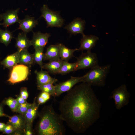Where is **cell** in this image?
<instances>
[{"instance_id": "10", "label": "cell", "mask_w": 135, "mask_h": 135, "mask_svg": "<svg viewBox=\"0 0 135 135\" xmlns=\"http://www.w3.org/2000/svg\"><path fill=\"white\" fill-rule=\"evenodd\" d=\"M85 23L84 20L80 18H77L65 26L64 28L72 34H80L82 35L84 34L83 31Z\"/></svg>"}, {"instance_id": "4", "label": "cell", "mask_w": 135, "mask_h": 135, "mask_svg": "<svg viewBox=\"0 0 135 135\" xmlns=\"http://www.w3.org/2000/svg\"><path fill=\"white\" fill-rule=\"evenodd\" d=\"M42 14L40 17L44 18L47 27H61L64 24V20L57 11L50 9L46 4H44L40 9Z\"/></svg>"}, {"instance_id": "6", "label": "cell", "mask_w": 135, "mask_h": 135, "mask_svg": "<svg viewBox=\"0 0 135 135\" xmlns=\"http://www.w3.org/2000/svg\"><path fill=\"white\" fill-rule=\"evenodd\" d=\"M130 97L126 86L124 84L112 91L110 98L114 99L116 108L120 110L128 104Z\"/></svg>"}, {"instance_id": "32", "label": "cell", "mask_w": 135, "mask_h": 135, "mask_svg": "<svg viewBox=\"0 0 135 135\" xmlns=\"http://www.w3.org/2000/svg\"><path fill=\"white\" fill-rule=\"evenodd\" d=\"M26 135H32L33 133L32 131H31L30 128V126L26 125Z\"/></svg>"}, {"instance_id": "19", "label": "cell", "mask_w": 135, "mask_h": 135, "mask_svg": "<svg viewBox=\"0 0 135 135\" xmlns=\"http://www.w3.org/2000/svg\"><path fill=\"white\" fill-rule=\"evenodd\" d=\"M60 59L64 61L68 62L72 57H74V52L78 50V48L71 49L66 47L62 43L58 44Z\"/></svg>"}, {"instance_id": "34", "label": "cell", "mask_w": 135, "mask_h": 135, "mask_svg": "<svg viewBox=\"0 0 135 135\" xmlns=\"http://www.w3.org/2000/svg\"><path fill=\"white\" fill-rule=\"evenodd\" d=\"M19 104H22L26 102V100L22 98L20 96L16 99Z\"/></svg>"}, {"instance_id": "36", "label": "cell", "mask_w": 135, "mask_h": 135, "mask_svg": "<svg viewBox=\"0 0 135 135\" xmlns=\"http://www.w3.org/2000/svg\"><path fill=\"white\" fill-rule=\"evenodd\" d=\"M6 125L0 122V131H3Z\"/></svg>"}, {"instance_id": "27", "label": "cell", "mask_w": 135, "mask_h": 135, "mask_svg": "<svg viewBox=\"0 0 135 135\" xmlns=\"http://www.w3.org/2000/svg\"><path fill=\"white\" fill-rule=\"evenodd\" d=\"M4 103L8 105L13 111L15 112L19 104L16 99L9 98L5 100Z\"/></svg>"}, {"instance_id": "9", "label": "cell", "mask_w": 135, "mask_h": 135, "mask_svg": "<svg viewBox=\"0 0 135 135\" xmlns=\"http://www.w3.org/2000/svg\"><path fill=\"white\" fill-rule=\"evenodd\" d=\"M20 8L14 10H9L5 13L0 14L1 20L3 22L0 24L6 28L16 22L18 23L20 20L18 17V14Z\"/></svg>"}, {"instance_id": "16", "label": "cell", "mask_w": 135, "mask_h": 135, "mask_svg": "<svg viewBox=\"0 0 135 135\" xmlns=\"http://www.w3.org/2000/svg\"><path fill=\"white\" fill-rule=\"evenodd\" d=\"M27 33L24 32L18 33V36L16 38L15 46L20 52L22 50H28L32 46L31 41L26 36Z\"/></svg>"}, {"instance_id": "21", "label": "cell", "mask_w": 135, "mask_h": 135, "mask_svg": "<svg viewBox=\"0 0 135 135\" xmlns=\"http://www.w3.org/2000/svg\"><path fill=\"white\" fill-rule=\"evenodd\" d=\"M39 105L35 102L28 108L25 113V117L27 122V125L31 126L34 119L37 114V111Z\"/></svg>"}, {"instance_id": "24", "label": "cell", "mask_w": 135, "mask_h": 135, "mask_svg": "<svg viewBox=\"0 0 135 135\" xmlns=\"http://www.w3.org/2000/svg\"><path fill=\"white\" fill-rule=\"evenodd\" d=\"M44 47H41L36 48L35 51L33 54L34 63L38 64L41 69L44 63L43 62L44 53Z\"/></svg>"}, {"instance_id": "20", "label": "cell", "mask_w": 135, "mask_h": 135, "mask_svg": "<svg viewBox=\"0 0 135 135\" xmlns=\"http://www.w3.org/2000/svg\"><path fill=\"white\" fill-rule=\"evenodd\" d=\"M34 63L33 54L30 53L28 50L19 52V64H23L30 67Z\"/></svg>"}, {"instance_id": "14", "label": "cell", "mask_w": 135, "mask_h": 135, "mask_svg": "<svg viewBox=\"0 0 135 135\" xmlns=\"http://www.w3.org/2000/svg\"><path fill=\"white\" fill-rule=\"evenodd\" d=\"M60 59L58 44L50 45L46 48L44 53L43 60L49 61Z\"/></svg>"}, {"instance_id": "8", "label": "cell", "mask_w": 135, "mask_h": 135, "mask_svg": "<svg viewBox=\"0 0 135 135\" xmlns=\"http://www.w3.org/2000/svg\"><path fill=\"white\" fill-rule=\"evenodd\" d=\"M82 76L74 77L71 76L69 80L56 84L55 85L56 96L69 91L76 84L82 82Z\"/></svg>"}, {"instance_id": "5", "label": "cell", "mask_w": 135, "mask_h": 135, "mask_svg": "<svg viewBox=\"0 0 135 135\" xmlns=\"http://www.w3.org/2000/svg\"><path fill=\"white\" fill-rule=\"evenodd\" d=\"M77 58L75 71L81 69L91 68L99 65L96 54L91 51L82 53Z\"/></svg>"}, {"instance_id": "12", "label": "cell", "mask_w": 135, "mask_h": 135, "mask_svg": "<svg viewBox=\"0 0 135 135\" xmlns=\"http://www.w3.org/2000/svg\"><path fill=\"white\" fill-rule=\"evenodd\" d=\"M82 35V37L80 42V46L78 50L90 51L95 46L99 38L92 35H86L84 34Z\"/></svg>"}, {"instance_id": "23", "label": "cell", "mask_w": 135, "mask_h": 135, "mask_svg": "<svg viewBox=\"0 0 135 135\" xmlns=\"http://www.w3.org/2000/svg\"><path fill=\"white\" fill-rule=\"evenodd\" d=\"M76 66V62L70 63L68 62L64 61L58 74L64 75L71 72H75Z\"/></svg>"}, {"instance_id": "28", "label": "cell", "mask_w": 135, "mask_h": 135, "mask_svg": "<svg viewBox=\"0 0 135 135\" xmlns=\"http://www.w3.org/2000/svg\"><path fill=\"white\" fill-rule=\"evenodd\" d=\"M32 104L26 102L23 104H19L15 112L22 114H24Z\"/></svg>"}, {"instance_id": "18", "label": "cell", "mask_w": 135, "mask_h": 135, "mask_svg": "<svg viewBox=\"0 0 135 135\" xmlns=\"http://www.w3.org/2000/svg\"><path fill=\"white\" fill-rule=\"evenodd\" d=\"M64 61L61 59L49 61L47 63L44 64L42 69L46 70L49 73L53 74H58Z\"/></svg>"}, {"instance_id": "29", "label": "cell", "mask_w": 135, "mask_h": 135, "mask_svg": "<svg viewBox=\"0 0 135 135\" xmlns=\"http://www.w3.org/2000/svg\"><path fill=\"white\" fill-rule=\"evenodd\" d=\"M14 130L13 126L10 124L6 125L3 131V134H9L12 133Z\"/></svg>"}, {"instance_id": "2", "label": "cell", "mask_w": 135, "mask_h": 135, "mask_svg": "<svg viewBox=\"0 0 135 135\" xmlns=\"http://www.w3.org/2000/svg\"><path fill=\"white\" fill-rule=\"evenodd\" d=\"M40 115L38 127L40 135H64L66 129L60 114L55 111L52 104L46 108Z\"/></svg>"}, {"instance_id": "37", "label": "cell", "mask_w": 135, "mask_h": 135, "mask_svg": "<svg viewBox=\"0 0 135 135\" xmlns=\"http://www.w3.org/2000/svg\"><path fill=\"white\" fill-rule=\"evenodd\" d=\"M1 20H1V16H0V22Z\"/></svg>"}, {"instance_id": "3", "label": "cell", "mask_w": 135, "mask_h": 135, "mask_svg": "<svg viewBox=\"0 0 135 135\" xmlns=\"http://www.w3.org/2000/svg\"><path fill=\"white\" fill-rule=\"evenodd\" d=\"M110 68V65H99L91 68L82 76V82L87 83L91 86L99 87L104 86L106 79Z\"/></svg>"}, {"instance_id": "31", "label": "cell", "mask_w": 135, "mask_h": 135, "mask_svg": "<svg viewBox=\"0 0 135 135\" xmlns=\"http://www.w3.org/2000/svg\"><path fill=\"white\" fill-rule=\"evenodd\" d=\"M40 95L46 101L50 99L51 96L48 93L44 92H42Z\"/></svg>"}, {"instance_id": "33", "label": "cell", "mask_w": 135, "mask_h": 135, "mask_svg": "<svg viewBox=\"0 0 135 135\" xmlns=\"http://www.w3.org/2000/svg\"><path fill=\"white\" fill-rule=\"evenodd\" d=\"M46 101L40 95L38 99V104H42L45 102Z\"/></svg>"}, {"instance_id": "11", "label": "cell", "mask_w": 135, "mask_h": 135, "mask_svg": "<svg viewBox=\"0 0 135 135\" xmlns=\"http://www.w3.org/2000/svg\"><path fill=\"white\" fill-rule=\"evenodd\" d=\"M32 40H30L32 45L34 49L44 47L48 43L49 38L50 36L49 33H42L40 32H33Z\"/></svg>"}, {"instance_id": "15", "label": "cell", "mask_w": 135, "mask_h": 135, "mask_svg": "<svg viewBox=\"0 0 135 135\" xmlns=\"http://www.w3.org/2000/svg\"><path fill=\"white\" fill-rule=\"evenodd\" d=\"M38 85H41L49 83L54 84L58 81L57 79L51 77L47 71H44L41 69L40 71L35 70Z\"/></svg>"}, {"instance_id": "26", "label": "cell", "mask_w": 135, "mask_h": 135, "mask_svg": "<svg viewBox=\"0 0 135 135\" xmlns=\"http://www.w3.org/2000/svg\"><path fill=\"white\" fill-rule=\"evenodd\" d=\"M53 83H49L41 85H37V88L42 92H47L50 96L55 97L56 96L55 92V86Z\"/></svg>"}, {"instance_id": "30", "label": "cell", "mask_w": 135, "mask_h": 135, "mask_svg": "<svg viewBox=\"0 0 135 135\" xmlns=\"http://www.w3.org/2000/svg\"><path fill=\"white\" fill-rule=\"evenodd\" d=\"M20 96L24 100H26L28 96V94L27 88H21L20 92Z\"/></svg>"}, {"instance_id": "38", "label": "cell", "mask_w": 135, "mask_h": 135, "mask_svg": "<svg viewBox=\"0 0 135 135\" xmlns=\"http://www.w3.org/2000/svg\"></svg>"}, {"instance_id": "13", "label": "cell", "mask_w": 135, "mask_h": 135, "mask_svg": "<svg viewBox=\"0 0 135 135\" xmlns=\"http://www.w3.org/2000/svg\"><path fill=\"white\" fill-rule=\"evenodd\" d=\"M18 23L19 26L18 29L26 33L32 31L33 28L38 24L37 20H35L34 17L28 15L26 16L23 19L20 20Z\"/></svg>"}, {"instance_id": "35", "label": "cell", "mask_w": 135, "mask_h": 135, "mask_svg": "<svg viewBox=\"0 0 135 135\" xmlns=\"http://www.w3.org/2000/svg\"><path fill=\"white\" fill-rule=\"evenodd\" d=\"M3 116H9L4 113L2 107V106L0 105V117Z\"/></svg>"}, {"instance_id": "1", "label": "cell", "mask_w": 135, "mask_h": 135, "mask_svg": "<svg viewBox=\"0 0 135 135\" xmlns=\"http://www.w3.org/2000/svg\"><path fill=\"white\" fill-rule=\"evenodd\" d=\"M91 86L82 82L67 92L60 102L63 119L78 134L85 132L100 117L101 103Z\"/></svg>"}, {"instance_id": "7", "label": "cell", "mask_w": 135, "mask_h": 135, "mask_svg": "<svg viewBox=\"0 0 135 135\" xmlns=\"http://www.w3.org/2000/svg\"><path fill=\"white\" fill-rule=\"evenodd\" d=\"M30 72L28 66L22 64H17L11 69L10 78L7 81L14 84L24 80L27 78Z\"/></svg>"}, {"instance_id": "22", "label": "cell", "mask_w": 135, "mask_h": 135, "mask_svg": "<svg viewBox=\"0 0 135 135\" xmlns=\"http://www.w3.org/2000/svg\"><path fill=\"white\" fill-rule=\"evenodd\" d=\"M9 124H11L14 130H19L24 128L25 122L23 118L21 116L15 115L10 118Z\"/></svg>"}, {"instance_id": "17", "label": "cell", "mask_w": 135, "mask_h": 135, "mask_svg": "<svg viewBox=\"0 0 135 135\" xmlns=\"http://www.w3.org/2000/svg\"><path fill=\"white\" fill-rule=\"evenodd\" d=\"M19 52L17 51L15 53L7 56L2 61L0 62V64L4 68L9 69L19 64Z\"/></svg>"}, {"instance_id": "25", "label": "cell", "mask_w": 135, "mask_h": 135, "mask_svg": "<svg viewBox=\"0 0 135 135\" xmlns=\"http://www.w3.org/2000/svg\"><path fill=\"white\" fill-rule=\"evenodd\" d=\"M14 38L12 33L10 31L0 29V42L7 46Z\"/></svg>"}]
</instances>
